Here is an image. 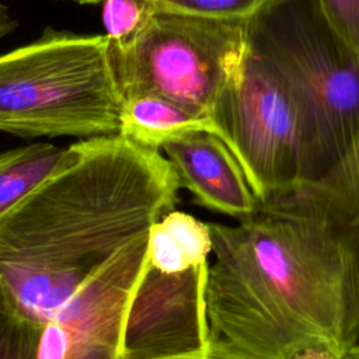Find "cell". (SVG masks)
Here are the masks:
<instances>
[{
  "instance_id": "6da1fadb",
  "label": "cell",
  "mask_w": 359,
  "mask_h": 359,
  "mask_svg": "<svg viewBox=\"0 0 359 359\" xmlns=\"http://www.w3.org/2000/svg\"><path fill=\"white\" fill-rule=\"evenodd\" d=\"M180 184L160 150L119 133L66 147L56 168L0 217V280L45 327L122 245L175 209Z\"/></svg>"
},
{
  "instance_id": "7a4b0ae2",
  "label": "cell",
  "mask_w": 359,
  "mask_h": 359,
  "mask_svg": "<svg viewBox=\"0 0 359 359\" xmlns=\"http://www.w3.org/2000/svg\"><path fill=\"white\" fill-rule=\"evenodd\" d=\"M208 223L210 345L258 359H342L345 271L324 224L285 195L234 223Z\"/></svg>"
},
{
  "instance_id": "3957f363",
  "label": "cell",
  "mask_w": 359,
  "mask_h": 359,
  "mask_svg": "<svg viewBox=\"0 0 359 359\" xmlns=\"http://www.w3.org/2000/svg\"><path fill=\"white\" fill-rule=\"evenodd\" d=\"M245 34L248 49L279 73L294 101L299 182L320 178L359 130V50L316 0H272L245 20Z\"/></svg>"
},
{
  "instance_id": "277c9868",
  "label": "cell",
  "mask_w": 359,
  "mask_h": 359,
  "mask_svg": "<svg viewBox=\"0 0 359 359\" xmlns=\"http://www.w3.org/2000/svg\"><path fill=\"white\" fill-rule=\"evenodd\" d=\"M123 94L107 35L45 28L0 55V132L90 139L119 133Z\"/></svg>"
},
{
  "instance_id": "5b68a950",
  "label": "cell",
  "mask_w": 359,
  "mask_h": 359,
  "mask_svg": "<svg viewBox=\"0 0 359 359\" xmlns=\"http://www.w3.org/2000/svg\"><path fill=\"white\" fill-rule=\"evenodd\" d=\"M247 49L245 20L156 11L111 56L123 97L153 94L210 118Z\"/></svg>"
},
{
  "instance_id": "8992f818",
  "label": "cell",
  "mask_w": 359,
  "mask_h": 359,
  "mask_svg": "<svg viewBox=\"0 0 359 359\" xmlns=\"http://www.w3.org/2000/svg\"><path fill=\"white\" fill-rule=\"evenodd\" d=\"M210 119L261 203L299 182L297 109L287 86L265 59L247 49Z\"/></svg>"
},
{
  "instance_id": "52a82bcc",
  "label": "cell",
  "mask_w": 359,
  "mask_h": 359,
  "mask_svg": "<svg viewBox=\"0 0 359 359\" xmlns=\"http://www.w3.org/2000/svg\"><path fill=\"white\" fill-rule=\"evenodd\" d=\"M149 230L122 245L55 311L38 359H122L132 296L147 258Z\"/></svg>"
},
{
  "instance_id": "ba28073f",
  "label": "cell",
  "mask_w": 359,
  "mask_h": 359,
  "mask_svg": "<svg viewBox=\"0 0 359 359\" xmlns=\"http://www.w3.org/2000/svg\"><path fill=\"white\" fill-rule=\"evenodd\" d=\"M208 262L165 273L147 264L126 316L122 359L202 355L210 346L205 309Z\"/></svg>"
},
{
  "instance_id": "9c48e42d",
  "label": "cell",
  "mask_w": 359,
  "mask_h": 359,
  "mask_svg": "<svg viewBox=\"0 0 359 359\" xmlns=\"http://www.w3.org/2000/svg\"><path fill=\"white\" fill-rule=\"evenodd\" d=\"M172 167L180 188L206 209L241 219L261 206L227 144L210 132H194L160 150Z\"/></svg>"
},
{
  "instance_id": "30bf717a",
  "label": "cell",
  "mask_w": 359,
  "mask_h": 359,
  "mask_svg": "<svg viewBox=\"0 0 359 359\" xmlns=\"http://www.w3.org/2000/svg\"><path fill=\"white\" fill-rule=\"evenodd\" d=\"M194 132L217 130L210 118L198 115L167 98L153 94L123 97L119 135L149 149L161 150L165 143Z\"/></svg>"
},
{
  "instance_id": "8fae6325",
  "label": "cell",
  "mask_w": 359,
  "mask_h": 359,
  "mask_svg": "<svg viewBox=\"0 0 359 359\" xmlns=\"http://www.w3.org/2000/svg\"><path fill=\"white\" fill-rule=\"evenodd\" d=\"M212 254L208 222L177 209L170 210L149 229L147 264L165 273L206 264Z\"/></svg>"
},
{
  "instance_id": "7c38bea8",
  "label": "cell",
  "mask_w": 359,
  "mask_h": 359,
  "mask_svg": "<svg viewBox=\"0 0 359 359\" xmlns=\"http://www.w3.org/2000/svg\"><path fill=\"white\" fill-rule=\"evenodd\" d=\"M65 151L43 142L0 151V217L56 168Z\"/></svg>"
},
{
  "instance_id": "4fadbf2b",
  "label": "cell",
  "mask_w": 359,
  "mask_h": 359,
  "mask_svg": "<svg viewBox=\"0 0 359 359\" xmlns=\"http://www.w3.org/2000/svg\"><path fill=\"white\" fill-rule=\"evenodd\" d=\"M43 325L27 316L0 280V359H38Z\"/></svg>"
},
{
  "instance_id": "5bb4252c",
  "label": "cell",
  "mask_w": 359,
  "mask_h": 359,
  "mask_svg": "<svg viewBox=\"0 0 359 359\" xmlns=\"http://www.w3.org/2000/svg\"><path fill=\"white\" fill-rule=\"evenodd\" d=\"M102 21L109 45L129 43L157 11L147 0H102Z\"/></svg>"
},
{
  "instance_id": "9a60e30c",
  "label": "cell",
  "mask_w": 359,
  "mask_h": 359,
  "mask_svg": "<svg viewBox=\"0 0 359 359\" xmlns=\"http://www.w3.org/2000/svg\"><path fill=\"white\" fill-rule=\"evenodd\" d=\"M157 11L215 20H248L272 0H147Z\"/></svg>"
},
{
  "instance_id": "2e32d148",
  "label": "cell",
  "mask_w": 359,
  "mask_h": 359,
  "mask_svg": "<svg viewBox=\"0 0 359 359\" xmlns=\"http://www.w3.org/2000/svg\"><path fill=\"white\" fill-rule=\"evenodd\" d=\"M332 27L359 50V0H316Z\"/></svg>"
},
{
  "instance_id": "e0dca14e",
  "label": "cell",
  "mask_w": 359,
  "mask_h": 359,
  "mask_svg": "<svg viewBox=\"0 0 359 359\" xmlns=\"http://www.w3.org/2000/svg\"><path fill=\"white\" fill-rule=\"evenodd\" d=\"M170 359H258L250 356L243 352H237L229 348L210 345L209 349L202 355H191V356H180V358H170Z\"/></svg>"
},
{
  "instance_id": "ac0fdd59",
  "label": "cell",
  "mask_w": 359,
  "mask_h": 359,
  "mask_svg": "<svg viewBox=\"0 0 359 359\" xmlns=\"http://www.w3.org/2000/svg\"><path fill=\"white\" fill-rule=\"evenodd\" d=\"M17 27H18L17 20H14L10 15L7 6H4L0 1V39L4 38L6 35H8L10 32H13Z\"/></svg>"
},
{
  "instance_id": "d6986e66",
  "label": "cell",
  "mask_w": 359,
  "mask_h": 359,
  "mask_svg": "<svg viewBox=\"0 0 359 359\" xmlns=\"http://www.w3.org/2000/svg\"><path fill=\"white\" fill-rule=\"evenodd\" d=\"M342 359H359V339L349 349L345 351Z\"/></svg>"
},
{
  "instance_id": "ffe728a7",
  "label": "cell",
  "mask_w": 359,
  "mask_h": 359,
  "mask_svg": "<svg viewBox=\"0 0 359 359\" xmlns=\"http://www.w3.org/2000/svg\"><path fill=\"white\" fill-rule=\"evenodd\" d=\"M69 1H74V3H79V4H98L102 0H69Z\"/></svg>"
}]
</instances>
